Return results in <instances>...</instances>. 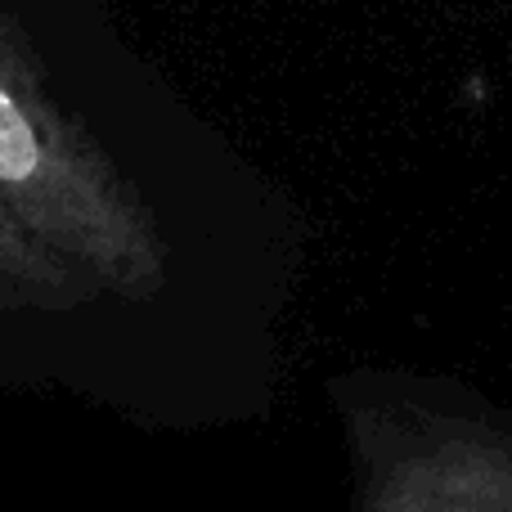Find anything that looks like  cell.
Returning <instances> with one entry per match:
<instances>
[{
    "instance_id": "1",
    "label": "cell",
    "mask_w": 512,
    "mask_h": 512,
    "mask_svg": "<svg viewBox=\"0 0 512 512\" xmlns=\"http://www.w3.org/2000/svg\"><path fill=\"white\" fill-rule=\"evenodd\" d=\"M0 216L23 239L77 265L99 297L149 301L171 270L158 216L54 95L41 54L0 5Z\"/></svg>"
},
{
    "instance_id": "2",
    "label": "cell",
    "mask_w": 512,
    "mask_h": 512,
    "mask_svg": "<svg viewBox=\"0 0 512 512\" xmlns=\"http://www.w3.org/2000/svg\"><path fill=\"white\" fill-rule=\"evenodd\" d=\"M342 427L346 512H512V409L414 369L328 382Z\"/></svg>"
},
{
    "instance_id": "3",
    "label": "cell",
    "mask_w": 512,
    "mask_h": 512,
    "mask_svg": "<svg viewBox=\"0 0 512 512\" xmlns=\"http://www.w3.org/2000/svg\"><path fill=\"white\" fill-rule=\"evenodd\" d=\"M90 301H99V288L77 265L23 239L0 216V315H68Z\"/></svg>"
}]
</instances>
